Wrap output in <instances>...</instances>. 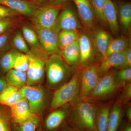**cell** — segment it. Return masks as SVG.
I'll use <instances>...</instances> for the list:
<instances>
[{"mask_svg": "<svg viewBox=\"0 0 131 131\" xmlns=\"http://www.w3.org/2000/svg\"><path fill=\"white\" fill-rule=\"evenodd\" d=\"M98 105L85 101L71 105L68 118V124L80 131H97Z\"/></svg>", "mask_w": 131, "mask_h": 131, "instance_id": "6da1fadb", "label": "cell"}, {"mask_svg": "<svg viewBox=\"0 0 131 131\" xmlns=\"http://www.w3.org/2000/svg\"><path fill=\"white\" fill-rule=\"evenodd\" d=\"M76 71V68L68 65L60 54L50 55L46 64V86L49 89L56 90L68 82Z\"/></svg>", "mask_w": 131, "mask_h": 131, "instance_id": "7a4b0ae2", "label": "cell"}, {"mask_svg": "<svg viewBox=\"0 0 131 131\" xmlns=\"http://www.w3.org/2000/svg\"><path fill=\"white\" fill-rule=\"evenodd\" d=\"M116 72V69H112L101 77L96 86L82 101L100 105L114 98L122 89L115 79Z\"/></svg>", "mask_w": 131, "mask_h": 131, "instance_id": "3957f363", "label": "cell"}, {"mask_svg": "<svg viewBox=\"0 0 131 131\" xmlns=\"http://www.w3.org/2000/svg\"><path fill=\"white\" fill-rule=\"evenodd\" d=\"M26 54L28 60L27 85H40L44 80L46 64L49 56L38 47H31Z\"/></svg>", "mask_w": 131, "mask_h": 131, "instance_id": "277c9868", "label": "cell"}, {"mask_svg": "<svg viewBox=\"0 0 131 131\" xmlns=\"http://www.w3.org/2000/svg\"><path fill=\"white\" fill-rule=\"evenodd\" d=\"M80 90V79L79 71L77 69L74 74L68 82L56 90L50 104L52 111L68 105L77 102Z\"/></svg>", "mask_w": 131, "mask_h": 131, "instance_id": "5b68a950", "label": "cell"}, {"mask_svg": "<svg viewBox=\"0 0 131 131\" xmlns=\"http://www.w3.org/2000/svg\"><path fill=\"white\" fill-rule=\"evenodd\" d=\"M19 91L23 98L27 101L32 114H38L43 110L46 105L47 94L45 90L41 85H26Z\"/></svg>", "mask_w": 131, "mask_h": 131, "instance_id": "8992f818", "label": "cell"}, {"mask_svg": "<svg viewBox=\"0 0 131 131\" xmlns=\"http://www.w3.org/2000/svg\"><path fill=\"white\" fill-rule=\"evenodd\" d=\"M99 65L98 63H95L84 68H76L80 79V94L77 102L83 100L96 86L100 78L98 72Z\"/></svg>", "mask_w": 131, "mask_h": 131, "instance_id": "52a82bcc", "label": "cell"}, {"mask_svg": "<svg viewBox=\"0 0 131 131\" xmlns=\"http://www.w3.org/2000/svg\"><path fill=\"white\" fill-rule=\"evenodd\" d=\"M80 52V61L77 68H82L95 63L99 57L94 45L91 33L83 31L80 32L78 39Z\"/></svg>", "mask_w": 131, "mask_h": 131, "instance_id": "ba28073f", "label": "cell"}, {"mask_svg": "<svg viewBox=\"0 0 131 131\" xmlns=\"http://www.w3.org/2000/svg\"><path fill=\"white\" fill-rule=\"evenodd\" d=\"M83 29L81 23L74 10L68 7L59 14L51 29L57 35L62 30H71L79 31Z\"/></svg>", "mask_w": 131, "mask_h": 131, "instance_id": "9c48e42d", "label": "cell"}, {"mask_svg": "<svg viewBox=\"0 0 131 131\" xmlns=\"http://www.w3.org/2000/svg\"><path fill=\"white\" fill-rule=\"evenodd\" d=\"M77 8L83 30L91 33L98 27L96 16L90 0H73Z\"/></svg>", "mask_w": 131, "mask_h": 131, "instance_id": "30bf717a", "label": "cell"}, {"mask_svg": "<svg viewBox=\"0 0 131 131\" xmlns=\"http://www.w3.org/2000/svg\"><path fill=\"white\" fill-rule=\"evenodd\" d=\"M61 9V6L54 5L38 8L31 16L33 25L51 29Z\"/></svg>", "mask_w": 131, "mask_h": 131, "instance_id": "8fae6325", "label": "cell"}, {"mask_svg": "<svg viewBox=\"0 0 131 131\" xmlns=\"http://www.w3.org/2000/svg\"><path fill=\"white\" fill-rule=\"evenodd\" d=\"M34 30L37 35L40 47L49 56L54 54H60L57 34L51 29L41 28L33 25Z\"/></svg>", "mask_w": 131, "mask_h": 131, "instance_id": "7c38bea8", "label": "cell"}, {"mask_svg": "<svg viewBox=\"0 0 131 131\" xmlns=\"http://www.w3.org/2000/svg\"><path fill=\"white\" fill-rule=\"evenodd\" d=\"M71 105H68L63 108H58L49 114L45 121V126L48 131H58L68 120Z\"/></svg>", "mask_w": 131, "mask_h": 131, "instance_id": "4fadbf2b", "label": "cell"}, {"mask_svg": "<svg viewBox=\"0 0 131 131\" xmlns=\"http://www.w3.org/2000/svg\"><path fill=\"white\" fill-rule=\"evenodd\" d=\"M91 34L95 47L102 61L105 58L108 46L112 37L105 30L98 27Z\"/></svg>", "mask_w": 131, "mask_h": 131, "instance_id": "5bb4252c", "label": "cell"}, {"mask_svg": "<svg viewBox=\"0 0 131 131\" xmlns=\"http://www.w3.org/2000/svg\"><path fill=\"white\" fill-rule=\"evenodd\" d=\"M0 5L18 12L20 15L31 16L37 5L25 0H0Z\"/></svg>", "mask_w": 131, "mask_h": 131, "instance_id": "9a60e30c", "label": "cell"}, {"mask_svg": "<svg viewBox=\"0 0 131 131\" xmlns=\"http://www.w3.org/2000/svg\"><path fill=\"white\" fill-rule=\"evenodd\" d=\"M126 50L112 54L101 61L98 67L100 77L112 70L118 69L124 62Z\"/></svg>", "mask_w": 131, "mask_h": 131, "instance_id": "2e32d148", "label": "cell"}, {"mask_svg": "<svg viewBox=\"0 0 131 131\" xmlns=\"http://www.w3.org/2000/svg\"><path fill=\"white\" fill-rule=\"evenodd\" d=\"M104 15L108 26L111 32L117 35L119 31L117 8L112 0H105Z\"/></svg>", "mask_w": 131, "mask_h": 131, "instance_id": "e0dca14e", "label": "cell"}, {"mask_svg": "<svg viewBox=\"0 0 131 131\" xmlns=\"http://www.w3.org/2000/svg\"><path fill=\"white\" fill-rule=\"evenodd\" d=\"M11 115L15 122L21 125L32 115L31 113L28 102L25 98L11 107Z\"/></svg>", "mask_w": 131, "mask_h": 131, "instance_id": "ac0fdd59", "label": "cell"}, {"mask_svg": "<svg viewBox=\"0 0 131 131\" xmlns=\"http://www.w3.org/2000/svg\"><path fill=\"white\" fill-rule=\"evenodd\" d=\"M60 55L64 61L70 66L75 68L78 67L80 61L78 39L61 50Z\"/></svg>", "mask_w": 131, "mask_h": 131, "instance_id": "d6986e66", "label": "cell"}, {"mask_svg": "<svg viewBox=\"0 0 131 131\" xmlns=\"http://www.w3.org/2000/svg\"><path fill=\"white\" fill-rule=\"evenodd\" d=\"M122 105L118 99L113 104L110 110L107 131L118 130L124 116Z\"/></svg>", "mask_w": 131, "mask_h": 131, "instance_id": "ffe728a7", "label": "cell"}, {"mask_svg": "<svg viewBox=\"0 0 131 131\" xmlns=\"http://www.w3.org/2000/svg\"><path fill=\"white\" fill-rule=\"evenodd\" d=\"M117 10L120 25L125 32L129 33L131 27V2L120 3Z\"/></svg>", "mask_w": 131, "mask_h": 131, "instance_id": "44dd1931", "label": "cell"}, {"mask_svg": "<svg viewBox=\"0 0 131 131\" xmlns=\"http://www.w3.org/2000/svg\"><path fill=\"white\" fill-rule=\"evenodd\" d=\"M23 98L19 89L15 87L8 85L0 93V104L11 107Z\"/></svg>", "mask_w": 131, "mask_h": 131, "instance_id": "7402d4cb", "label": "cell"}, {"mask_svg": "<svg viewBox=\"0 0 131 131\" xmlns=\"http://www.w3.org/2000/svg\"><path fill=\"white\" fill-rule=\"evenodd\" d=\"M130 40L126 36L122 35L115 38H112L108 46L104 59L112 54L125 51L130 46Z\"/></svg>", "mask_w": 131, "mask_h": 131, "instance_id": "603a6c76", "label": "cell"}, {"mask_svg": "<svg viewBox=\"0 0 131 131\" xmlns=\"http://www.w3.org/2000/svg\"><path fill=\"white\" fill-rule=\"evenodd\" d=\"M112 105L110 102L98 105L96 119L97 131L107 130L109 115Z\"/></svg>", "mask_w": 131, "mask_h": 131, "instance_id": "cb8c5ba5", "label": "cell"}, {"mask_svg": "<svg viewBox=\"0 0 131 131\" xmlns=\"http://www.w3.org/2000/svg\"><path fill=\"white\" fill-rule=\"evenodd\" d=\"M5 78L8 86H13L19 90L27 85L26 72L18 71L12 69L7 73Z\"/></svg>", "mask_w": 131, "mask_h": 131, "instance_id": "d4e9b609", "label": "cell"}, {"mask_svg": "<svg viewBox=\"0 0 131 131\" xmlns=\"http://www.w3.org/2000/svg\"><path fill=\"white\" fill-rule=\"evenodd\" d=\"M80 31L71 30H62L57 35V40L60 50L72 44L79 39Z\"/></svg>", "mask_w": 131, "mask_h": 131, "instance_id": "484cf974", "label": "cell"}, {"mask_svg": "<svg viewBox=\"0 0 131 131\" xmlns=\"http://www.w3.org/2000/svg\"><path fill=\"white\" fill-rule=\"evenodd\" d=\"M18 52L15 49L3 53L0 56V69L4 73H7L13 67L15 60Z\"/></svg>", "mask_w": 131, "mask_h": 131, "instance_id": "4316f807", "label": "cell"}, {"mask_svg": "<svg viewBox=\"0 0 131 131\" xmlns=\"http://www.w3.org/2000/svg\"><path fill=\"white\" fill-rule=\"evenodd\" d=\"M97 22L104 27L108 26L104 15L105 0H90Z\"/></svg>", "mask_w": 131, "mask_h": 131, "instance_id": "83f0119b", "label": "cell"}, {"mask_svg": "<svg viewBox=\"0 0 131 131\" xmlns=\"http://www.w3.org/2000/svg\"><path fill=\"white\" fill-rule=\"evenodd\" d=\"M22 32L24 38L31 48L38 47L41 48L37 35L33 29L28 26L25 25L22 27Z\"/></svg>", "mask_w": 131, "mask_h": 131, "instance_id": "f1b7e54d", "label": "cell"}, {"mask_svg": "<svg viewBox=\"0 0 131 131\" xmlns=\"http://www.w3.org/2000/svg\"><path fill=\"white\" fill-rule=\"evenodd\" d=\"M12 43L14 47L19 51L26 54L30 50L26 42L20 31H17L13 35Z\"/></svg>", "mask_w": 131, "mask_h": 131, "instance_id": "f546056e", "label": "cell"}, {"mask_svg": "<svg viewBox=\"0 0 131 131\" xmlns=\"http://www.w3.org/2000/svg\"><path fill=\"white\" fill-rule=\"evenodd\" d=\"M115 79L122 88L125 84L131 82V68L116 70Z\"/></svg>", "mask_w": 131, "mask_h": 131, "instance_id": "4dcf8cb0", "label": "cell"}, {"mask_svg": "<svg viewBox=\"0 0 131 131\" xmlns=\"http://www.w3.org/2000/svg\"><path fill=\"white\" fill-rule=\"evenodd\" d=\"M28 67V60L26 54L19 52L16 56L13 69L21 72H26Z\"/></svg>", "mask_w": 131, "mask_h": 131, "instance_id": "1f68e13d", "label": "cell"}, {"mask_svg": "<svg viewBox=\"0 0 131 131\" xmlns=\"http://www.w3.org/2000/svg\"><path fill=\"white\" fill-rule=\"evenodd\" d=\"M16 17L0 18V35L14 27L18 24L19 20Z\"/></svg>", "mask_w": 131, "mask_h": 131, "instance_id": "d6a6232c", "label": "cell"}, {"mask_svg": "<svg viewBox=\"0 0 131 131\" xmlns=\"http://www.w3.org/2000/svg\"><path fill=\"white\" fill-rule=\"evenodd\" d=\"M39 122V119L37 115L33 114L25 122L20 125L19 131H35Z\"/></svg>", "mask_w": 131, "mask_h": 131, "instance_id": "836d02e7", "label": "cell"}, {"mask_svg": "<svg viewBox=\"0 0 131 131\" xmlns=\"http://www.w3.org/2000/svg\"><path fill=\"white\" fill-rule=\"evenodd\" d=\"M121 90L122 91L118 99L122 105H125L130 103L131 99V82L125 84Z\"/></svg>", "mask_w": 131, "mask_h": 131, "instance_id": "e575fe53", "label": "cell"}, {"mask_svg": "<svg viewBox=\"0 0 131 131\" xmlns=\"http://www.w3.org/2000/svg\"><path fill=\"white\" fill-rule=\"evenodd\" d=\"M13 32V29H10L5 33L0 35V53L5 50Z\"/></svg>", "mask_w": 131, "mask_h": 131, "instance_id": "d590c367", "label": "cell"}, {"mask_svg": "<svg viewBox=\"0 0 131 131\" xmlns=\"http://www.w3.org/2000/svg\"><path fill=\"white\" fill-rule=\"evenodd\" d=\"M20 15L18 13L13 9L0 5V18L16 17Z\"/></svg>", "mask_w": 131, "mask_h": 131, "instance_id": "8d00e7d4", "label": "cell"}, {"mask_svg": "<svg viewBox=\"0 0 131 131\" xmlns=\"http://www.w3.org/2000/svg\"><path fill=\"white\" fill-rule=\"evenodd\" d=\"M0 131H11L9 121L1 112H0Z\"/></svg>", "mask_w": 131, "mask_h": 131, "instance_id": "74e56055", "label": "cell"}, {"mask_svg": "<svg viewBox=\"0 0 131 131\" xmlns=\"http://www.w3.org/2000/svg\"><path fill=\"white\" fill-rule=\"evenodd\" d=\"M129 68H131V46L127 49L124 62L117 70Z\"/></svg>", "mask_w": 131, "mask_h": 131, "instance_id": "f35d334b", "label": "cell"}, {"mask_svg": "<svg viewBox=\"0 0 131 131\" xmlns=\"http://www.w3.org/2000/svg\"><path fill=\"white\" fill-rule=\"evenodd\" d=\"M117 131H131V123L127 121H122Z\"/></svg>", "mask_w": 131, "mask_h": 131, "instance_id": "ab89813d", "label": "cell"}, {"mask_svg": "<svg viewBox=\"0 0 131 131\" xmlns=\"http://www.w3.org/2000/svg\"><path fill=\"white\" fill-rule=\"evenodd\" d=\"M125 113L126 118V121L129 123H131V107L130 103L125 105Z\"/></svg>", "mask_w": 131, "mask_h": 131, "instance_id": "60d3db41", "label": "cell"}, {"mask_svg": "<svg viewBox=\"0 0 131 131\" xmlns=\"http://www.w3.org/2000/svg\"><path fill=\"white\" fill-rule=\"evenodd\" d=\"M8 86L5 77L0 76V93H2Z\"/></svg>", "mask_w": 131, "mask_h": 131, "instance_id": "b9f144b4", "label": "cell"}, {"mask_svg": "<svg viewBox=\"0 0 131 131\" xmlns=\"http://www.w3.org/2000/svg\"><path fill=\"white\" fill-rule=\"evenodd\" d=\"M54 6H61L68 2L69 0H49Z\"/></svg>", "mask_w": 131, "mask_h": 131, "instance_id": "7bdbcfd3", "label": "cell"}, {"mask_svg": "<svg viewBox=\"0 0 131 131\" xmlns=\"http://www.w3.org/2000/svg\"><path fill=\"white\" fill-rule=\"evenodd\" d=\"M63 131H80L77 129H75V128H73V127L70 126V125L68 124V126L66 127L64 129Z\"/></svg>", "mask_w": 131, "mask_h": 131, "instance_id": "ee69618b", "label": "cell"}, {"mask_svg": "<svg viewBox=\"0 0 131 131\" xmlns=\"http://www.w3.org/2000/svg\"><path fill=\"white\" fill-rule=\"evenodd\" d=\"M32 1H35V2H44L46 0H32Z\"/></svg>", "mask_w": 131, "mask_h": 131, "instance_id": "f6af8a7d", "label": "cell"}, {"mask_svg": "<svg viewBox=\"0 0 131 131\" xmlns=\"http://www.w3.org/2000/svg\"><path fill=\"white\" fill-rule=\"evenodd\" d=\"M37 131H42V129H41V127H40L39 128H38Z\"/></svg>", "mask_w": 131, "mask_h": 131, "instance_id": "bcb514c9", "label": "cell"}]
</instances>
